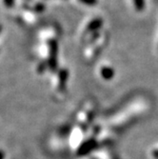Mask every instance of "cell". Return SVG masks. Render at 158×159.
Instances as JSON below:
<instances>
[{"label":"cell","mask_w":158,"mask_h":159,"mask_svg":"<svg viewBox=\"0 0 158 159\" xmlns=\"http://www.w3.org/2000/svg\"><path fill=\"white\" fill-rule=\"evenodd\" d=\"M134 7L137 11H143L145 8V0H133Z\"/></svg>","instance_id":"obj_7"},{"label":"cell","mask_w":158,"mask_h":159,"mask_svg":"<svg viewBox=\"0 0 158 159\" xmlns=\"http://www.w3.org/2000/svg\"><path fill=\"white\" fill-rule=\"evenodd\" d=\"M48 68V63L46 61H41L38 66H37V71L38 74H43L46 70V69Z\"/></svg>","instance_id":"obj_8"},{"label":"cell","mask_w":158,"mask_h":159,"mask_svg":"<svg viewBox=\"0 0 158 159\" xmlns=\"http://www.w3.org/2000/svg\"><path fill=\"white\" fill-rule=\"evenodd\" d=\"M96 146V142L94 140H89L82 144V146L78 150V154L79 155H85L88 152H90L92 150H93Z\"/></svg>","instance_id":"obj_3"},{"label":"cell","mask_w":158,"mask_h":159,"mask_svg":"<svg viewBox=\"0 0 158 159\" xmlns=\"http://www.w3.org/2000/svg\"><path fill=\"white\" fill-rule=\"evenodd\" d=\"M78 1L88 6H93L97 3V0H78Z\"/></svg>","instance_id":"obj_9"},{"label":"cell","mask_w":158,"mask_h":159,"mask_svg":"<svg viewBox=\"0 0 158 159\" xmlns=\"http://www.w3.org/2000/svg\"><path fill=\"white\" fill-rule=\"evenodd\" d=\"M1 31H2V26L0 25V33H1Z\"/></svg>","instance_id":"obj_12"},{"label":"cell","mask_w":158,"mask_h":159,"mask_svg":"<svg viewBox=\"0 0 158 159\" xmlns=\"http://www.w3.org/2000/svg\"><path fill=\"white\" fill-rule=\"evenodd\" d=\"M3 2L5 4V6L7 8H12L13 5H14V2H16V0H3Z\"/></svg>","instance_id":"obj_10"},{"label":"cell","mask_w":158,"mask_h":159,"mask_svg":"<svg viewBox=\"0 0 158 159\" xmlns=\"http://www.w3.org/2000/svg\"><path fill=\"white\" fill-rule=\"evenodd\" d=\"M100 74H101V76L106 79V80H110L113 77L114 75V70L111 68L109 67H103L100 70Z\"/></svg>","instance_id":"obj_6"},{"label":"cell","mask_w":158,"mask_h":159,"mask_svg":"<svg viewBox=\"0 0 158 159\" xmlns=\"http://www.w3.org/2000/svg\"><path fill=\"white\" fill-rule=\"evenodd\" d=\"M48 69L51 71H55L58 67V42L55 39L49 41V52H48Z\"/></svg>","instance_id":"obj_1"},{"label":"cell","mask_w":158,"mask_h":159,"mask_svg":"<svg viewBox=\"0 0 158 159\" xmlns=\"http://www.w3.org/2000/svg\"><path fill=\"white\" fill-rule=\"evenodd\" d=\"M4 157H5V153L0 150V159H4Z\"/></svg>","instance_id":"obj_11"},{"label":"cell","mask_w":158,"mask_h":159,"mask_svg":"<svg viewBox=\"0 0 158 159\" xmlns=\"http://www.w3.org/2000/svg\"><path fill=\"white\" fill-rule=\"evenodd\" d=\"M26 8L32 11H34V12H42L45 10V5L43 3H34V4L27 3Z\"/></svg>","instance_id":"obj_5"},{"label":"cell","mask_w":158,"mask_h":159,"mask_svg":"<svg viewBox=\"0 0 158 159\" xmlns=\"http://www.w3.org/2000/svg\"><path fill=\"white\" fill-rule=\"evenodd\" d=\"M68 78L69 71L67 69H62L58 71V75H57V88H58V91H64L66 89Z\"/></svg>","instance_id":"obj_2"},{"label":"cell","mask_w":158,"mask_h":159,"mask_svg":"<svg viewBox=\"0 0 158 159\" xmlns=\"http://www.w3.org/2000/svg\"><path fill=\"white\" fill-rule=\"evenodd\" d=\"M102 26V20L100 18H95V19H93L86 28V33L87 34H90V33H94L96 32L98 29Z\"/></svg>","instance_id":"obj_4"}]
</instances>
